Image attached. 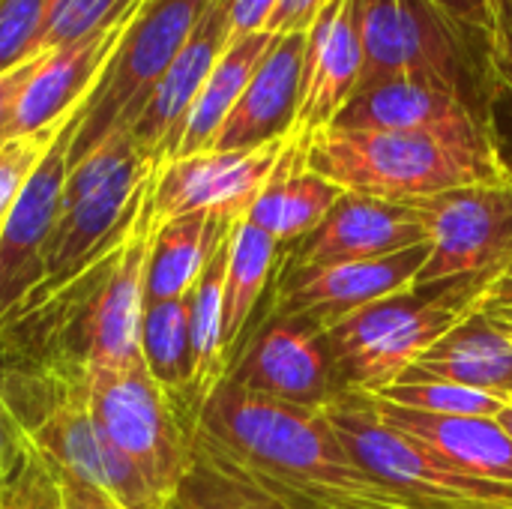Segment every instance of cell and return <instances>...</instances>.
Returning a JSON list of instances; mask_svg holds the SVG:
<instances>
[{
	"mask_svg": "<svg viewBox=\"0 0 512 509\" xmlns=\"http://www.w3.org/2000/svg\"><path fill=\"white\" fill-rule=\"evenodd\" d=\"M330 129L351 132H465L483 129L462 93L399 78L357 90Z\"/></svg>",
	"mask_w": 512,
	"mask_h": 509,
	"instance_id": "21",
	"label": "cell"
},
{
	"mask_svg": "<svg viewBox=\"0 0 512 509\" xmlns=\"http://www.w3.org/2000/svg\"><path fill=\"white\" fill-rule=\"evenodd\" d=\"M273 495V492H267ZM276 501H282L288 509H384V507H369V504H354V501H336V498H303V495H273Z\"/></svg>",
	"mask_w": 512,
	"mask_h": 509,
	"instance_id": "41",
	"label": "cell"
},
{
	"mask_svg": "<svg viewBox=\"0 0 512 509\" xmlns=\"http://www.w3.org/2000/svg\"><path fill=\"white\" fill-rule=\"evenodd\" d=\"M297 252L288 267L312 270L348 261L387 258L426 243V228L411 210V204H390L366 195L345 192L327 219L297 240Z\"/></svg>",
	"mask_w": 512,
	"mask_h": 509,
	"instance_id": "16",
	"label": "cell"
},
{
	"mask_svg": "<svg viewBox=\"0 0 512 509\" xmlns=\"http://www.w3.org/2000/svg\"><path fill=\"white\" fill-rule=\"evenodd\" d=\"M279 261V243L252 225L249 219H240L228 240V270H225V297H222V339L228 366L240 354L243 333L249 327V318L267 291V282Z\"/></svg>",
	"mask_w": 512,
	"mask_h": 509,
	"instance_id": "26",
	"label": "cell"
},
{
	"mask_svg": "<svg viewBox=\"0 0 512 509\" xmlns=\"http://www.w3.org/2000/svg\"><path fill=\"white\" fill-rule=\"evenodd\" d=\"M60 126L57 129H48V132H36V135L9 138V141L0 144V228L9 219L12 207L18 204L21 192L27 189L33 171L39 168L42 156L48 153L51 141L60 132Z\"/></svg>",
	"mask_w": 512,
	"mask_h": 509,
	"instance_id": "33",
	"label": "cell"
},
{
	"mask_svg": "<svg viewBox=\"0 0 512 509\" xmlns=\"http://www.w3.org/2000/svg\"><path fill=\"white\" fill-rule=\"evenodd\" d=\"M363 75V42L357 0H327L306 30V60L294 138L306 147L327 132L348 99L357 93Z\"/></svg>",
	"mask_w": 512,
	"mask_h": 509,
	"instance_id": "15",
	"label": "cell"
},
{
	"mask_svg": "<svg viewBox=\"0 0 512 509\" xmlns=\"http://www.w3.org/2000/svg\"><path fill=\"white\" fill-rule=\"evenodd\" d=\"M156 168L159 162L138 150L129 129L114 132L90 156L69 168L45 276L15 312L48 300L126 243L147 204Z\"/></svg>",
	"mask_w": 512,
	"mask_h": 509,
	"instance_id": "5",
	"label": "cell"
},
{
	"mask_svg": "<svg viewBox=\"0 0 512 509\" xmlns=\"http://www.w3.org/2000/svg\"><path fill=\"white\" fill-rule=\"evenodd\" d=\"M489 309H492V315L507 327V330H512V303H504V306H495V303H489Z\"/></svg>",
	"mask_w": 512,
	"mask_h": 509,
	"instance_id": "43",
	"label": "cell"
},
{
	"mask_svg": "<svg viewBox=\"0 0 512 509\" xmlns=\"http://www.w3.org/2000/svg\"><path fill=\"white\" fill-rule=\"evenodd\" d=\"M285 144L288 138L255 150H204L162 162L150 186V219L165 222L186 213L246 219Z\"/></svg>",
	"mask_w": 512,
	"mask_h": 509,
	"instance_id": "12",
	"label": "cell"
},
{
	"mask_svg": "<svg viewBox=\"0 0 512 509\" xmlns=\"http://www.w3.org/2000/svg\"><path fill=\"white\" fill-rule=\"evenodd\" d=\"M213 0H141L129 18L108 69L81 108L72 138L69 168L90 156L114 132H126L141 117L156 84L165 78Z\"/></svg>",
	"mask_w": 512,
	"mask_h": 509,
	"instance_id": "7",
	"label": "cell"
},
{
	"mask_svg": "<svg viewBox=\"0 0 512 509\" xmlns=\"http://www.w3.org/2000/svg\"><path fill=\"white\" fill-rule=\"evenodd\" d=\"M30 444L21 435L18 423L12 420V414L6 411L3 399H0V495L15 483V477L21 474L24 462H27Z\"/></svg>",
	"mask_w": 512,
	"mask_h": 509,
	"instance_id": "35",
	"label": "cell"
},
{
	"mask_svg": "<svg viewBox=\"0 0 512 509\" xmlns=\"http://www.w3.org/2000/svg\"><path fill=\"white\" fill-rule=\"evenodd\" d=\"M15 509H63V495L54 468L33 447L15 480Z\"/></svg>",
	"mask_w": 512,
	"mask_h": 509,
	"instance_id": "34",
	"label": "cell"
},
{
	"mask_svg": "<svg viewBox=\"0 0 512 509\" xmlns=\"http://www.w3.org/2000/svg\"><path fill=\"white\" fill-rule=\"evenodd\" d=\"M306 60V33H279L252 72L210 150H255L294 132Z\"/></svg>",
	"mask_w": 512,
	"mask_h": 509,
	"instance_id": "18",
	"label": "cell"
},
{
	"mask_svg": "<svg viewBox=\"0 0 512 509\" xmlns=\"http://www.w3.org/2000/svg\"><path fill=\"white\" fill-rule=\"evenodd\" d=\"M129 18L96 36H87L60 48H48L39 57V66L21 96V105L12 123V138L57 129L90 99L93 87L99 84L102 72L111 63V54Z\"/></svg>",
	"mask_w": 512,
	"mask_h": 509,
	"instance_id": "19",
	"label": "cell"
},
{
	"mask_svg": "<svg viewBox=\"0 0 512 509\" xmlns=\"http://www.w3.org/2000/svg\"><path fill=\"white\" fill-rule=\"evenodd\" d=\"M141 0H45L42 51L60 48L126 21Z\"/></svg>",
	"mask_w": 512,
	"mask_h": 509,
	"instance_id": "30",
	"label": "cell"
},
{
	"mask_svg": "<svg viewBox=\"0 0 512 509\" xmlns=\"http://www.w3.org/2000/svg\"><path fill=\"white\" fill-rule=\"evenodd\" d=\"M492 282L450 279L426 288L411 285L321 333L339 393L378 396L393 387L444 333L489 300Z\"/></svg>",
	"mask_w": 512,
	"mask_h": 509,
	"instance_id": "4",
	"label": "cell"
},
{
	"mask_svg": "<svg viewBox=\"0 0 512 509\" xmlns=\"http://www.w3.org/2000/svg\"><path fill=\"white\" fill-rule=\"evenodd\" d=\"M231 240V237H228ZM228 240L204 267L189 300V336H192V414L210 399V393L228 378V354L222 339V297L228 270Z\"/></svg>",
	"mask_w": 512,
	"mask_h": 509,
	"instance_id": "27",
	"label": "cell"
},
{
	"mask_svg": "<svg viewBox=\"0 0 512 509\" xmlns=\"http://www.w3.org/2000/svg\"><path fill=\"white\" fill-rule=\"evenodd\" d=\"M498 423L504 426V432L512 438V402L510 405H504V411L498 414Z\"/></svg>",
	"mask_w": 512,
	"mask_h": 509,
	"instance_id": "44",
	"label": "cell"
},
{
	"mask_svg": "<svg viewBox=\"0 0 512 509\" xmlns=\"http://www.w3.org/2000/svg\"><path fill=\"white\" fill-rule=\"evenodd\" d=\"M381 417L429 447L459 474L512 483V438L498 417H435L372 396Z\"/></svg>",
	"mask_w": 512,
	"mask_h": 509,
	"instance_id": "22",
	"label": "cell"
},
{
	"mask_svg": "<svg viewBox=\"0 0 512 509\" xmlns=\"http://www.w3.org/2000/svg\"><path fill=\"white\" fill-rule=\"evenodd\" d=\"M231 384L285 405L321 411L336 393V375L324 339L300 318L270 315L228 369Z\"/></svg>",
	"mask_w": 512,
	"mask_h": 509,
	"instance_id": "14",
	"label": "cell"
},
{
	"mask_svg": "<svg viewBox=\"0 0 512 509\" xmlns=\"http://www.w3.org/2000/svg\"><path fill=\"white\" fill-rule=\"evenodd\" d=\"M141 360L150 378L192 414V336H189V300H159L144 306L141 318Z\"/></svg>",
	"mask_w": 512,
	"mask_h": 509,
	"instance_id": "28",
	"label": "cell"
},
{
	"mask_svg": "<svg viewBox=\"0 0 512 509\" xmlns=\"http://www.w3.org/2000/svg\"><path fill=\"white\" fill-rule=\"evenodd\" d=\"M228 42H231V33H228L225 0H213L207 15L201 18V24L195 27L183 51L165 72V78L156 84L141 117L129 129L138 150L147 159L162 165L174 156L183 123Z\"/></svg>",
	"mask_w": 512,
	"mask_h": 509,
	"instance_id": "17",
	"label": "cell"
},
{
	"mask_svg": "<svg viewBox=\"0 0 512 509\" xmlns=\"http://www.w3.org/2000/svg\"><path fill=\"white\" fill-rule=\"evenodd\" d=\"M306 165L342 192L408 204L477 183H512L486 129L351 132L327 129L306 144Z\"/></svg>",
	"mask_w": 512,
	"mask_h": 509,
	"instance_id": "2",
	"label": "cell"
},
{
	"mask_svg": "<svg viewBox=\"0 0 512 509\" xmlns=\"http://www.w3.org/2000/svg\"><path fill=\"white\" fill-rule=\"evenodd\" d=\"M411 381H450L510 405L512 330L492 315L486 300L462 324L444 333L396 384Z\"/></svg>",
	"mask_w": 512,
	"mask_h": 509,
	"instance_id": "20",
	"label": "cell"
},
{
	"mask_svg": "<svg viewBox=\"0 0 512 509\" xmlns=\"http://www.w3.org/2000/svg\"><path fill=\"white\" fill-rule=\"evenodd\" d=\"M84 390L105 438L165 504L192 468V420L150 378L144 360L90 366L84 369Z\"/></svg>",
	"mask_w": 512,
	"mask_h": 509,
	"instance_id": "8",
	"label": "cell"
},
{
	"mask_svg": "<svg viewBox=\"0 0 512 509\" xmlns=\"http://www.w3.org/2000/svg\"><path fill=\"white\" fill-rule=\"evenodd\" d=\"M489 303L495 306H504V303H512V261L510 267L492 282V291H489Z\"/></svg>",
	"mask_w": 512,
	"mask_h": 509,
	"instance_id": "42",
	"label": "cell"
},
{
	"mask_svg": "<svg viewBox=\"0 0 512 509\" xmlns=\"http://www.w3.org/2000/svg\"><path fill=\"white\" fill-rule=\"evenodd\" d=\"M48 465H51V462H48ZM51 468H54V465H51ZM54 477H57V483H60L63 509H126L120 507L117 501H111L105 492H99V489H93V486L75 480L72 474H66V471H60V468H54Z\"/></svg>",
	"mask_w": 512,
	"mask_h": 509,
	"instance_id": "39",
	"label": "cell"
},
{
	"mask_svg": "<svg viewBox=\"0 0 512 509\" xmlns=\"http://www.w3.org/2000/svg\"><path fill=\"white\" fill-rule=\"evenodd\" d=\"M327 0H279L267 33H306Z\"/></svg>",
	"mask_w": 512,
	"mask_h": 509,
	"instance_id": "38",
	"label": "cell"
},
{
	"mask_svg": "<svg viewBox=\"0 0 512 509\" xmlns=\"http://www.w3.org/2000/svg\"><path fill=\"white\" fill-rule=\"evenodd\" d=\"M45 54V51H42ZM39 54V57H42ZM39 57L9 69V72H0V144L12 138V123H15V114H18V105H21V96L39 66Z\"/></svg>",
	"mask_w": 512,
	"mask_h": 509,
	"instance_id": "36",
	"label": "cell"
},
{
	"mask_svg": "<svg viewBox=\"0 0 512 509\" xmlns=\"http://www.w3.org/2000/svg\"><path fill=\"white\" fill-rule=\"evenodd\" d=\"M378 399L411 408L420 414H435V417H498L507 402L486 396L471 387H459L450 381H411V384H393Z\"/></svg>",
	"mask_w": 512,
	"mask_h": 509,
	"instance_id": "31",
	"label": "cell"
},
{
	"mask_svg": "<svg viewBox=\"0 0 512 509\" xmlns=\"http://www.w3.org/2000/svg\"><path fill=\"white\" fill-rule=\"evenodd\" d=\"M429 258V246H414L387 258L348 261L330 267H288L276 288L270 315L300 318L312 330L327 333L348 315L366 309L375 300L411 288Z\"/></svg>",
	"mask_w": 512,
	"mask_h": 509,
	"instance_id": "13",
	"label": "cell"
},
{
	"mask_svg": "<svg viewBox=\"0 0 512 509\" xmlns=\"http://www.w3.org/2000/svg\"><path fill=\"white\" fill-rule=\"evenodd\" d=\"M84 108V105H81ZM81 108L60 126L27 189L0 228V327L39 288L48 246L54 240L69 177V150L81 123Z\"/></svg>",
	"mask_w": 512,
	"mask_h": 509,
	"instance_id": "11",
	"label": "cell"
},
{
	"mask_svg": "<svg viewBox=\"0 0 512 509\" xmlns=\"http://www.w3.org/2000/svg\"><path fill=\"white\" fill-rule=\"evenodd\" d=\"M345 192L306 165V147L291 135L246 219L279 246L312 234Z\"/></svg>",
	"mask_w": 512,
	"mask_h": 509,
	"instance_id": "23",
	"label": "cell"
},
{
	"mask_svg": "<svg viewBox=\"0 0 512 509\" xmlns=\"http://www.w3.org/2000/svg\"><path fill=\"white\" fill-rule=\"evenodd\" d=\"M273 33H249V36H237L225 45L222 57L216 60L207 84L201 87L186 123H183V132H180V141H177V150L171 159H180V156H195V153H204L213 147L219 129L225 126L228 114L234 111V105L240 102L252 72L258 69V63L264 60L267 48L273 45Z\"/></svg>",
	"mask_w": 512,
	"mask_h": 509,
	"instance_id": "25",
	"label": "cell"
},
{
	"mask_svg": "<svg viewBox=\"0 0 512 509\" xmlns=\"http://www.w3.org/2000/svg\"><path fill=\"white\" fill-rule=\"evenodd\" d=\"M351 462L411 509L512 507V483L459 474L429 447L387 423L366 393H336L324 408Z\"/></svg>",
	"mask_w": 512,
	"mask_h": 509,
	"instance_id": "6",
	"label": "cell"
},
{
	"mask_svg": "<svg viewBox=\"0 0 512 509\" xmlns=\"http://www.w3.org/2000/svg\"><path fill=\"white\" fill-rule=\"evenodd\" d=\"M276 6H279V0H225L231 39L249 36V33H264L270 27Z\"/></svg>",
	"mask_w": 512,
	"mask_h": 509,
	"instance_id": "37",
	"label": "cell"
},
{
	"mask_svg": "<svg viewBox=\"0 0 512 509\" xmlns=\"http://www.w3.org/2000/svg\"><path fill=\"white\" fill-rule=\"evenodd\" d=\"M450 21H456L465 33L486 36V12L480 0H432Z\"/></svg>",
	"mask_w": 512,
	"mask_h": 509,
	"instance_id": "40",
	"label": "cell"
},
{
	"mask_svg": "<svg viewBox=\"0 0 512 509\" xmlns=\"http://www.w3.org/2000/svg\"><path fill=\"white\" fill-rule=\"evenodd\" d=\"M153 243L147 255L144 294L147 303L183 300L204 267L231 237L237 219L222 213H186L165 222H153Z\"/></svg>",
	"mask_w": 512,
	"mask_h": 509,
	"instance_id": "24",
	"label": "cell"
},
{
	"mask_svg": "<svg viewBox=\"0 0 512 509\" xmlns=\"http://www.w3.org/2000/svg\"><path fill=\"white\" fill-rule=\"evenodd\" d=\"M18 480V477H15ZM0 509H15V483L0 495Z\"/></svg>",
	"mask_w": 512,
	"mask_h": 509,
	"instance_id": "45",
	"label": "cell"
},
{
	"mask_svg": "<svg viewBox=\"0 0 512 509\" xmlns=\"http://www.w3.org/2000/svg\"><path fill=\"white\" fill-rule=\"evenodd\" d=\"M363 75L360 87L414 78L465 96L468 42L432 0H357Z\"/></svg>",
	"mask_w": 512,
	"mask_h": 509,
	"instance_id": "9",
	"label": "cell"
},
{
	"mask_svg": "<svg viewBox=\"0 0 512 509\" xmlns=\"http://www.w3.org/2000/svg\"><path fill=\"white\" fill-rule=\"evenodd\" d=\"M0 399L27 444L54 468L105 492L126 509H162L144 477L99 429L84 369L0 366Z\"/></svg>",
	"mask_w": 512,
	"mask_h": 509,
	"instance_id": "3",
	"label": "cell"
},
{
	"mask_svg": "<svg viewBox=\"0 0 512 509\" xmlns=\"http://www.w3.org/2000/svg\"><path fill=\"white\" fill-rule=\"evenodd\" d=\"M192 453L273 495L411 509L351 462L324 411L255 396L231 381H222L198 408Z\"/></svg>",
	"mask_w": 512,
	"mask_h": 509,
	"instance_id": "1",
	"label": "cell"
},
{
	"mask_svg": "<svg viewBox=\"0 0 512 509\" xmlns=\"http://www.w3.org/2000/svg\"><path fill=\"white\" fill-rule=\"evenodd\" d=\"M162 509H288L264 489L237 480L192 453V468Z\"/></svg>",
	"mask_w": 512,
	"mask_h": 509,
	"instance_id": "29",
	"label": "cell"
},
{
	"mask_svg": "<svg viewBox=\"0 0 512 509\" xmlns=\"http://www.w3.org/2000/svg\"><path fill=\"white\" fill-rule=\"evenodd\" d=\"M426 228L429 258L414 288L498 279L512 261V183H477L408 201Z\"/></svg>",
	"mask_w": 512,
	"mask_h": 509,
	"instance_id": "10",
	"label": "cell"
},
{
	"mask_svg": "<svg viewBox=\"0 0 512 509\" xmlns=\"http://www.w3.org/2000/svg\"><path fill=\"white\" fill-rule=\"evenodd\" d=\"M504 509H512V507H504Z\"/></svg>",
	"mask_w": 512,
	"mask_h": 509,
	"instance_id": "46",
	"label": "cell"
},
{
	"mask_svg": "<svg viewBox=\"0 0 512 509\" xmlns=\"http://www.w3.org/2000/svg\"><path fill=\"white\" fill-rule=\"evenodd\" d=\"M45 0H0V72L42 54Z\"/></svg>",
	"mask_w": 512,
	"mask_h": 509,
	"instance_id": "32",
	"label": "cell"
}]
</instances>
